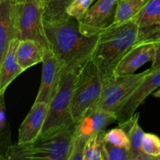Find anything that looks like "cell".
I'll return each instance as SVG.
<instances>
[{"mask_svg":"<svg viewBox=\"0 0 160 160\" xmlns=\"http://www.w3.org/2000/svg\"><path fill=\"white\" fill-rule=\"evenodd\" d=\"M106 131H98L89 137L86 144L84 160H108L105 141Z\"/></svg>","mask_w":160,"mask_h":160,"instance_id":"cell-21","label":"cell"},{"mask_svg":"<svg viewBox=\"0 0 160 160\" xmlns=\"http://www.w3.org/2000/svg\"><path fill=\"white\" fill-rule=\"evenodd\" d=\"M160 87V69L152 70L135 88L116 112L118 124L131 118L147 97Z\"/></svg>","mask_w":160,"mask_h":160,"instance_id":"cell-9","label":"cell"},{"mask_svg":"<svg viewBox=\"0 0 160 160\" xmlns=\"http://www.w3.org/2000/svg\"><path fill=\"white\" fill-rule=\"evenodd\" d=\"M155 43H156V54H155V58L152 62V66L150 67L152 70L160 69V41L156 42Z\"/></svg>","mask_w":160,"mask_h":160,"instance_id":"cell-29","label":"cell"},{"mask_svg":"<svg viewBox=\"0 0 160 160\" xmlns=\"http://www.w3.org/2000/svg\"><path fill=\"white\" fill-rule=\"evenodd\" d=\"M105 141L117 146L131 149V142L126 131L120 128H113L105 133Z\"/></svg>","mask_w":160,"mask_h":160,"instance_id":"cell-24","label":"cell"},{"mask_svg":"<svg viewBox=\"0 0 160 160\" xmlns=\"http://www.w3.org/2000/svg\"><path fill=\"white\" fill-rule=\"evenodd\" d=\"M152 95H153V96L156 97V98H160V88L159 89V90H157V91H156V92H153Z\"/></svg>","mask_w":160,"mask_h":160,"instance_id":"cell-30","label":"cell"},{"mask_svg":"<svg viewBox=\"0 0 160 160\" xmlns=\"http://www.w3.org/2000/svg\"><path fill=\"white\" fill-rule=\"evenodd\" d=\"M79 70L69 67L62 69L56 92L48 105V114L40 136L50 134L74 123L71 116V103Z\"/></svg>","mask_w":160,"mask_h":160,"instance_id":"cell-4","label":"cell"},{"mask_svg":"<svg viewBox=\"0 0 160 160\" xmlns=\"http://www.w3.org/2000/svg\"><path fill=\"white\" fill-rule=\"evenodd\" d=\"M119 0H97L80 20L81 30L87 35H97L113 25Z\"/></svg>","mask_w":160,"mask_h":160,"instance_id":"cell-8","label":"cell"},{"mask_svg":"<svg viewBox=\"0 0 160 160\" xmlns=\"http://www.w3.org/2000/svg\"><path fill=\"white\" fill-rule=\"evenodd\" d=\"M0 1H1V0H0Z\"/></svg>","mask_w":160,"mask_h":160,"instance_id":"cell-32","label":"cell"},{"mask_svg":"<svg viewBox=\"0 0 160 160\" xmlns=\"http://www.w3.org/2000/svg\"><path fill=\"white\" fill-rule=\"evenodd\" d=\"M14 24L17 38L20 40L30 39L50 48L45 29V20L40 2L27 0L20 3H12Z\"/></svg>","mask_w":160,"mask_h":160,"instance_id":"cell-6","label":"cell"},{"mask_svg":"<svg viewBox=\"0 0 160 160\" xmlns=\"http://www.w3.org/2000/svg\"><path fill=\"white\" fill-rule=\"evenodd\" d=\"M160 41V26L149 28V29L141 30L139 42H159Z\"/></svg>","mask_w":160,"mask_h":160,"instance_id":"cell-28","label":"cell"},{"mask_svg":"<svg viewBox=\"0 0 160 160\" xmlns=\"http://www.w3.org/2000/svg\"><path fill=\"white\" fill-rule=\"evenodd\" d=\"M103 89L100 72L92 59L80 69L73 88L71 116L74 123L92 111L98 102Z\"/></svg>","mask_w":160,"mask_h":160,"instance_id":"cell-5","label":"cell"},{"mask_svg":"<svg viewBox=\"0 0 160 160\" xmlns=\"http://www.w3.org/2000/svg\"><path fill=\"white\" fill-rule=\"evenodd\" d=\"M89 137L74 133L69 160H84L86 144Z\"/></svg>","mask_w":160,"mask_h":160,"instance_id":"cell-25","label":"cell"},{"mask_svg":"<svg viewBox=\"0 0 160 160\" xmlns=\"http://www.w3.org/2000/svg\"><path fill=\"white\" fill-rule=\"evenodd\" d=\"M134 20L141 30L160 26V0H148Z\"/></svg>","mask_w":160,"mask_h":160,"instance_id":"cell-20","label":"cell"},{"mask_svg":"<svg viewBox=\"0 0 160 160\" xmlns=\"http://www.w3.org/2000/svg\"><path fill=\"white\" fill-rule=\"evenodd\" d=\"M12 145L10 127L6 113L4 95H0V159H4L6 152Z\"/></svg>","mask_w":160,"mask_h":160,"instance_id":"cell-22","label":"cell"},{"mask_svg":"<svg viewBox=\"0 0 160 160\" xmlns=\"http://www.w3.org/2000/svg\"><path fill=\"white\" fill-rule=\"evenodd\" d=\"M50 45L62 67L80 69L92 59L99 35H87L81 31L80 22L69 17L55 22H45Z\"/></svg>","mask_w":160,"mask_h":160,"instance_id":"cell-1","label":"cell"},{"mask_svg":"<svg viewBox=\"0 0 160 160\" xmlns=\"http://www.w3.org/2000/svg\"><path fill=\"white\" fill-rule=\"evenodd\" d=\"M76 123L47 135L39 136L34 142L15 144L5 156L6 160H69Z\"/></svg>","mask_w":160,"mask_h":160,"instance_id":"cell-3","label":"cell"},{"mask_svg":"<svg viewBox=\"0 0 160 160\" xmlns=\"http://www.w3.org/2000/svg\"><path fill=\"white\" fill-rule=\"evenodd\" d=\"M63 68L54 52L50 48L47 49L42 61V78L35 102L49 105L56 92Z\"/></svg>","mask_w":160,"mask_h":160,"instance_id":"cell-10","label":"cell"},{"mask_svg":"<svg viewBox=\"0 0 160 160\" xmlns=\"http://www.w3.org/2000/svg\"><path fill=\"white\" fill-rule=\"evenodd\" d=\"M141 29L135 20L112 25L98 34L92 60L100 72L103 86L115 77L119 63L138 42Z\"/></svg>","mask_w":160,"mask_h":160,"instance_id":"cell-2","label":"cell"},{"mask_svg":"<svg viewBox=\"0 0 160 160\" xmlns=\"http://www.w3.org/2000/svg\"><path fill=\"white\" fill-rule=\"evenodd\" d=\"M106 149L108 160H131V151L128 148L106 142Z\"/></svg>","mask_w":160,"mask_h":160,"instance_id":"cell-27","label":"cell"},{"mask_svg":"<svg viewBox=\"0 0 160 160\" xmlns=\"http://www.w3.org/2000/svg\"><path fill=\"white\" fill-rule=\"evenodd\" d=\"M95 0H73L67 9V14L78 20H81L85 16Z\"/></svg>","mask_w":160,"mask_h":160,"instance_id":"cell-26","label":"cell"},{"mask_svg":"<svg viewBox=\"0 0 160 160\" xmlns=\"http://www.w3.org/2000/svg\"><path fill=\"white\" fill-rule=\"evenodd\" d=\"M46 50L47 48L36 41L20 39L17 48V58L23 71L42 62Z\"/></svg>","mask_w":160,"mask_h":160,"instance_id":"cell-17","label":"cell"},{"mask_svg":"<svg viewBox=\"0 0 160 160\" xmlns=\"http://www.w3.org/2000/svg\"><path fill=\"white\" fill-rule=\"evenodd\" d=\"M147 2L148 0H119L113 25L135 20Z\"/></svg>","mask_w":160,"mask_h":160,"instance_id":"cell-18","label":"cell"},{"mask_svg":"<svg viewBox=\"0 0 160 160\" xmlns=\"http://www.w3.org/2000/svg\"><path fill=\"white\" fill-rule=\"evenodd\" d=\"M27 1V0H9V2L12 3H20V2H23ZM37 1L40 2V0H37Z\"/></svg>","mask_w":160,"mask_h":160,"instance_id":"cell-31","label":"cell"},{"mask_svg":"<svg viewBox=\"0 0 160 160\" xmlns=\"http://www.w3.org/2000/svg\"><path fill=\"white\" fill-rule=\"evenodd\" d=\"M20 39L15 38L10 41L7 51L0 62V95H3L9 84L23 71L17 58V48Z\"/></svg>","mask_w":160,"mask_h":160,"instance_id":"cell-14","label":"cell"},{"mask_svg":"<svg viewBox=\"0 0 160 160\" xmlns=\"http://www.w3.org/2000/svg\"><path fill=\"white\" fill-rule=\"evenodd\" d=\"M73 0H40L45 22H55L67 18V9Z\"/></svg>","mask_w":160,"mask_h":160,"instance_id":"cell-19","label":"cell"},{"mask_svg":"<svg viewBox=\"0 0 160 160\" xmlns=\"http://www.w3.org/2000/svg\"><path fill=\"white\" fill-rule=\"evenodd\" d=\"M149 72L150 68L142 73L114 77L103 86L101 96L94 109L100 108L116 113L119 107Z\"/></svg>","mask_w":160,"mask_h":160,"instance_id":"cell-7","label":"cell"},{"mask_svg":"<svg viewBox=\"0 0 160 160\" xmlns=\"http://www.w3.org/2000/svg\"><path fill=\"white\" fill-rule=\"evenodd\" d=\"M142 149L145 154L155 160H160V138L152 133H145Z\"/></svg>","mask_w":160,"mask_h":160,"instance_id":"cell-23","label":"cell"},{"mask_svg":"<svg viewBox=\"0 0 160 160\" xmlns=\"http://www.w3.org/2000/svg\"><path fill=\"white\" fill-rule=\"evenodd\" d=\"M17 38L12 6L9 0L0 1V62L3 59L12 39Z\"/></svg>","mask_w":160,"mask_h":160,"instance_id":"cell-15","label":"cell"},{"mask_svg":"<svg viewBox=\"0 0 160 160\" xmlns=\"http://www.w3.org/2000/svg\"><path fill=\"white\" fill-rule=\"evenodd\" d=\"M117 121L116 113L100 108H95L83 117L81 121L76 123L75 134L90 137L94 133L106 131V128L109 125Z\"/></svg>","mask_w":160,"mask_h":160,"instance_id":"cell-13","label":"cell"},{"mask_svg":"<svg viewBox=\"0 0 160 160\" xmlns=\"http://www.w3.org/2000/svg\"><path fill=\"white\" fill-rule=\"evenodd\" d=\"M156 54V43L139 42L136 43L122 59L115 71V77L135 73L141 67L152 62Z\"/></svg>","mask_w":160,"mask_h":160,"instance_id":"cell-11","label":"cell"},{"mask_svg":"<svg viewBox=\"0 0 160 160\" xmlns=\"http://www.w3.org/2000/svg\"><path fill=\"white\" fill-rule=\"evenodd\" d=\"M139 112H135L131 118L119 124L126 131L131 142V160H155L142 152V144L145 132L139 124Z\"/></svg>","mask_w":160,"mask_h":160,"instance_id":"cell-16","label":"cell"},{"mask_svg":"<svg viewBox=\"0 0 160 160\" xmlns=\"http://www.w3.org/2000/svg\"><path fill=\"white\" fill-rule=\"evenodd\" d=\"M48 105L34 102L18 129V144L34 142L40 136L48 114Z\"/></svg>","mask_w":160,"mask_h":160,"instance_id":"cell-12","label":"cell"}]
</instances>
